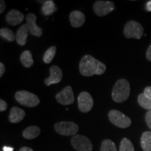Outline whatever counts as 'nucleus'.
Segmentation results:
<instances>
[{"instance_id":"obj_18","label":"nucleus","mask_w":151,"mask_h":151,"mask_svg":"<svg viewBox=\"0 0 151 151\" xmlns=\"http://www.w3.org/2000/svg\"><path fill=\"white\" fill-rule=\"evenodd\" d=\"M141 146L143 151H151V132H143L141 138Z\"/></svg>"},{"instance_id":"obj_19","label":"nucleus","mask_w":151,"mask_h":151,"mask_svg":"<svg viewBox=\"0 0 151 151\" xmlns=\"http://www.w3.org/2000/svg\"><path fill=\"white\" fill-rule=\"evenodd\" d=\"M57 11V8L55 4L54 1L52 0H48L45 1L43 4L42 7H41V11L45 16H50L55 12Z\"/></svg>"},{"instance_id":"obj_3","label":"nucleus","mask_w":151,"mask_h":151,"mask_svg":"<svg viewBox=\"0 0 151 151\" xmlns=\"http://www.w3.org/2000/svg\"><path fill=\"white\" fill-rule=\"evenodd\" d=\"M15 99L20 104L27 107L37 106L40 102V100L36 94L25 90L17 92L15 94Z\"/></svg>"},{"instance_id":"obj_15","label":"nucleus","mask_w":151,"mask_h":151,"mask_svg":"<svg viewBox=\"0 0 151 151\" xmlns=\"http://www.w3.org/2000/svg\"><path fill=\"white\" fill-rule=\"evenodd\" d=\"M25 116V112L17 106L12 107L10 111L9 120L12 123H18L22 121Z\"/></svg>"},{"instance_id":"obj_6","label":"nucleus","mask_w":151,"mask_h":151,"mask_svg":"<svg viewBox=\"0 0 151 151\" xmlns=\"http://www.w3.org/2000/svg\"><path fill=\"white\" fill-rule=\"evenodd\" d=\"M71 143L77 151H92L93 148L91 141L88 137L80 134L73 136Z\"/></svg>"},{"instance_id":"obj_4","label":"nucleus","mask_w":151,"mask_h":151,"mask_svg":"<svg viewBox=\"0 0 151 151\" xmlns=\"http://www.w3.org/2000/svg\"><path fill=\"white\" fill-rule=\"evenodd\" d=\"M109 120L114 125L120 128L129 127L132 124L131 119L118 110H111L108 114Z\"/></svg>"},{"instance_id":"obj_30","label":"nucleus","mask_w":151,"mask_h":151,"mask_svg":"<svg viewBox=\"0 0 151 151\" xmlns=\"http://www.w3.org/2000/svg\"><path fill=\"white\" fill-rule=\"evenodd\" d=\"M146 58L148 60L151 62V45L148 47V50L146 51Z\"/></svg>"},{"instance_id":"obj_1","label":"nucleus","mask_w":151,"mask_h":151,"mask_svg":"<svg viewBox=\"0 0 151 151\" xmlns=\"http://www.w3.org/2000/svg\"><path fill=\"white\" fill-rule=\"evenodd\" d=\"M106 66L90 55H86L81 58L79 64V71L84 76L101 75L106 71Z\"/></svg>"},{"instance_id":"obj_17","label":"nucleus","mask_w":151,"mask_h":151,"mask_svg":"<svg viewBox=\"0 0 151 151\" xmlns=\"http://www.w3.org/2000/svg\"><path fill=\"white\" fill-rule=\"evenodd\" d=\"M41 130L37 126H30L26 128L22 132L23 137L27 139H33L40 134Z\"/></svg>"},{"instance_id":"obj_32","label":"nucleus","mask_w":151,"mask_h":151,"mask_svg":"<svg viewBox=\"0 0 151 151\" xmlns=\"http://www.w3.org/2000/svg\"><path fill=\"white\" fill-rule=\"evenodd\" d=\"M146 10L148 11H151V1H149L147 2L146 5Z\"/></svg>"},{"instance_id":"obj_27","label":"nucleus","mask_w":151,"mask_h":151,"mask_svg":"<svg viewBox=\"0 0 151 151\" xmlns=\"http://www.w3.org/2000/svg\"><path fill=\"white\" fill-rule=\"evenodd\" d=\"M7 107H8V105L4 100L0 99V111L3 112V111H6L7 109Z\"/></svg>"},{"instance_id":"obj_31","label":"nucleus","mask_w":151,"mask_h":151,"mask_svg":"<svg viewBox=\"0 0 151 151\" xmlns=\"http://www.w3.org/2000/svg\"><path fill=\"white\" fill-rule=\"evenodd\" d=\"M5 72V67L3 63H0V77H1L3 76L4 73Z\"/></svg>"},{"instance_id":"obj_26","label":"nucleus","mask_w":151,"mask_h":151,"mask_svg":"<svg viewBox=\"0 0 151 151\" xmlns=\"http://www.w3.org/2000/svg\"><path fill=\"white\" fill-rule=\"evenodd\" d=\"M145 119H146V122L147 124H148V127L151 129V111H148L146 113Z\"/></svg>"},{"instance_id":"obj_8","label":"nucleus","mask_w":151,"mask_h":151,"mask_svg":"<svg viewBox=\"0 0 151 151\" xmlns=\"http://www.w3.org/2000/svg\"><path fill=\"white\" fill-rule=\"evenodd\" d=\"M115 9L113 2L110 1H95L93 5V10L95 14L98 16H104L111 13Z\"/></svg>"},{"instance_id":"obj_22","label":"nucleus","mask_w":151,"mask_h":151,"mask_svg":"<svg viewBox=\"0 0 151 151\" xmlns=\"http://www.w3.org/2000/svg\"><path fill=\"white\" fill-rule=\"evenodd\" d=\"M56 53V47L51 46L46 50L44 55H43V62L46 64H49L53 60L55 55Z\"/></svg>"},{"instance_id":"obj_33","label":"nucleus","mask_w":151,"mask_h":151,"mask_svg":"<svg viewBox=\"0 0 151 151\" xmlns=\"http://www.w3.org/2000/svg\"><path fill=\"white\" fill-rule=\"evenodd\" d=\"M19 151H34L32 149L29 148V147H22L20 149Z\"/></svg>"},{"instance_id":"obj_9","label":"nucleus","mask_w":151,"mask_h":151,"mask_svg":"<svg viewBox=\"0 0 151 151\" xmlns=\"http://www.w3.org/2000/svg\"><path fill=\"white\" fill-rule=\"evenodd\" d=\"M94 101L91 94L88 92H82L78 97V109L83 113H88L93 107Z\"/></svg>"},{"instance_id":"obj_16","label":"nucleus","mask_w":151,"mask_h":151,"mask_svg":"<svg viewBox=\"0 0 151 151\" xmlns=\"http://www.w3.org/2000/svg\"><path fill=\"white\" fill-rule=\"evenodd\" d=\"M29 32V27H28L27 24H22L18 29L16 35V39L18 45L24 46L26 44V40H27Z\"/></svg>"},{"instance_id":"obj_20","label":"nucleus","mask_w":151,"mask_h":151,"mask_svg":"<svg viewBox=\"0 0 151 151\" xmlns=\"http://www.w3.org/2000/svg\"><path fill=\"white\" fill-rule=\"evenodd\" d=\"M20 62L22 65L26 68H29L34 65L32 55L29 50H25L20 55Z\"/></svg>"},{"instance_id":"obj_25","label":"nucleus","mask_w":151,"mask_h":151,"mask_svg":"<svg viewBox=\"0 0 151 151\" xmlns=\"http://www.w3.org/2000/svg\"><path fill=\"white\" fill-rule=\"evenodd\" d=\"M120 151H134L133 144L129 139L124 138L120 145Z\"/></svg>"},{"instance_id":"obj_24","label":"nucleus","mask_w":151,"mask_h":151,"mask_svg":"<svg viewBox=\"0 0 151 151\" xmlns=\"http://www.w3.org/2000/svg\"><path fill=\"white\" fill-rule=\"evenodd\" d=\"M0 35L10 42H13L16 39V36L14 35V33L13 32L12 30L9 28H1L0 30Z\"/></svg>"},{"instance_id":"obj_29","label":"nucleus","mask_w":151,"mask_h":151,"mask_svg":"<svg viewBox=\"0 0 151 151\" xmlns=\"http://www.w3.org/2000/svg\"><path fill=\"white\" fill-rule=\"evenodd\" d=\"M5 9H6L5 1H4V0H1V1H0V13L2 14L4 11Z\"/></svg>"},{"instance_id":"obj_11","label":"nucleus","mask_w":151,"mask_h":151,"mask_svg":"<svg viewBox=\"0 0 151 151\" xmlns=\"http://www.w3.org/2000/svg\"><path fill=\"white\" fill-rule=\"evenodd\" d=\"M63 73L61 69L58 66L54 65L50 68V76L44 80L45 84L47 86H50L52 84H56L61 81Z\"/></svg>"},{"instance_id":"obj_34","label":"nucleus","mask_w":151,"mask_h":151,"mask_svg":"<svg viewBox=\"0 0 151 151\" xmlns=\"http://www.w3.org/2000/svg\"><path fill=\"white\" fill-rule=\"evenodd\" d=\"M3 151H14V148H11V147H9V146H4Z\"/></svg>"},{"instance_id":"obj_23","label":"nucleus","mask_w":151,"mask_h":151,"mask_svg":"<svg viewBox=\"0 0 151 151\" xmlns=\"http://www.w3.org/2000/svg\"><path fill=\"white\" fill-rule=\"evenodd\" d=\"M100 151H117L115 143L110 139H106L101 143Z\"/></svg>"},{"instance_id":"obj_5","label":"nucleus","mask_w":151,"mask_h":151,"mask_svg":"<svg viewBox=\"0 0 151 151\" xmlns=\"http://www.w3.org/2000/svg\"><path fill=\"white\" fill-rule=\"evenodd\" d=\"M124 37L127 39L134 38L140 39L143 35V28L142 25L134 20H130L125 24L124 27Z\"/></svg>"},{"instance_id":"obj_12","label":"nucleus","mask_w":151,"mask_h":151,"mask_svg":"<svg viewBox=\"0 0 151 151\" xmlns=\"http://www.w3.org/2000/svg\"><path fill=\"white\" fill-rule=\"evenodd\" d=\"M37 16L33 14H29L26 16V21L29 27V31L32 35L40 37L43 34V30L36 24Z\"/></svg>"},{"instance_id":"obj_14","label":"nucleus","mask_w":151,"mask_h":151,"mask_svg":"<svg viewBox=\"0 0 151 151\" xmlns=\"http://www.w3.org/2000/svg\"><path fill=\"white\" fill-rule=\"evenodd\" d=\"M69 20L71 26L73 27H80L84 24L86 16L82 12L79 11H73L70 14Z\"/></svg>"},{"instance_id":"obj_10","label":"nucleus","mask_w":151,"mask_h":151,"mask_svg":"<svg viewBox=\"0 0 151 151\" xmlns=\"http://www.w3.org/2000/svg\"><path fill=\"white\" fill-rule=\"evenodd\" d=\"M58 102L62 105H70L74 101V95L71 86H67L61 92L56 94Z\"/></svg>"},{"instance_id":"obj_7","label":"nucleus","mask_w":151,"mask_h":151,"mask_svg":"<svg viewBox=\"0 0 151 151\" xmlns=\"http://www.w3.org/2000/svg\"><path fill=\"white\" fill-rule=\"evenodd\" d=\"M55 130L63 136L76 135L78 131V126L74 122L62 121L55 124Z\"/></svg>"},{"instance_id":"obj_13","label":"nucleus","mask_w":151,"mask_h":151,"mask_svg":"<svg viewBox=\"0 0 151 151\" xmlns=\"http://www.w3.org/2000/svg\"><path fill=\"white\" fill-rule=\"evenodd\" d=\"M24 18V16L22 13L16 9H13L9 11L8 14H6V20L7 23H9L10 25L16 26L23 21Z\"/></svg>"},{"instance_id":"obj_28","label":"nucleus","mask_w":151,"mask_h":151,"mask_svg":"<svg viewBox=\"0 0 151 151\" xmlns=\"http://www.w3.org/2000/svg\"><path fill=\"white\" fill-rule=\"evenodd\" d=\"M143 93L146 94L147 97H149L151 99V86L146 87V88L144 89Z\"/></svg>"},{"instance_id":"obj_2","label":"nucleus","mask_w":151,"mask_h":151,"mask_svg":"<svg viewBox=\"0 0 151 151\" xmlns=\"http://www.w3.org/2000/svg\"><path fill=\"white\" fill-rule=\"evenodd\" d=\"M130 94V85L126 79L117 81L112 90V99L117 103L126 101Z\"/></svg>"},{"instance_id":"obj_21","label":"nucleus","mask_w":151,"mask_h":151,"mask_svg":"<svg viewBox=\"0 0 151 151\" xmlns=\"http://www.w3.org/2000/svg\"><path fill=\"white\" fill-rule=\"evenodd\" d=\"M138 102L143 109L151 111V99L144 93H141L138 97Z\"/></svg>"}]
</instances>
